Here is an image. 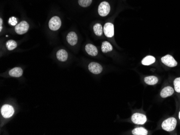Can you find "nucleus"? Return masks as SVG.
<instances>
[{"instance_id": "2", "label": "nucleus", "mask_w": 180, "mask_h": 135, "mask_svg": "<svg viewBox=\"0 0 180 135\" xmlns=\"http://www.w3.org/2000/svg\"><path fill=\"white\" fill-rule=\"evenodd\" d=\"M110 12V6L106 1L101 2L98 7V14L99 15L105 17Z\"/></svg>"}, {"instance_id": "24", "label": "nucleus", "mask_w": 180, "mask_h": 135, "mask_svg": "<svg viewBox=\"0 0 180 135\" xmlns=\"http://www.w3.org/2000/svg\"><path fill=\"white\" fill-rule=\"evenodd\" d=\"M0 21H1V23H0V31H2V23H3V21H2V18H0Z\"/></svg>"}, {"instance_id": "10", "label": "nucleus", "mask_w": 180, "mask_h": 135, "mask_svg": "<svg viewBox=\"0 0 180 135\" xmlns=\"http://www.w3.org/2000/svg\"><path fill=\"white\" fill-rule=\"evenodd\" d=\"M66 39L69 44L71 45H75L77 43L78 37L76 33L74 31H71L68 33L66 37Z\"/></svg>"}, {"instance_id": "21", "label": "nucleus", "mask_w": 180, "mask_h": 135, "mask_svg": "<svg viewBox=\"0 0 180 135\" xmlns=\"http://www.w3.org/2000/svg\"><path fill=\"white\" fill-rule=\"evenodd\" d=\"M92 0H78V3L83 7H87L91 5Z\"/></svg>"}, {"instance_id": "16", "label": "nucleus", "mask_w": 180, "mask_h": 135, "mask_svg": "<svg viewBox=\"0 0 180 135\" xmlns=\"http://www.w3.org/2000/svg\"><path fill=\"white\" fill-rule=\"evenodd\" d=\"M144 81L146 83L149 85H154L158 82V78L155 76H149L144 79Z\"/></svg>"}, {"instance_id": "13", "label": "nucleus", "mask_w": 180, "mask_h": 135, "mask_svg": "<svg viewBox=\"0 0 180 135\" xmlns=\"http://www.w3.org/2000/svg\"><path fill=\"white\" fill-rule=\"evenodd\" d=\"M57 58L60 62H65L68 58V52L64 49H61L57 52Z\"/></svg>"}, {"instance_id": "20", "label": "nucleus", "mask_w": 180, "mask_h": 135, "mask_svg": "<svg viewBox=\"0 0 180 135\" xmlns=\"http://www.w3.org/2000/svg\"><path fill=\"white\" fill-rule=\"evenodd\" d=\"M6 47L8 50L12 51L14 50L17 47V43L14 40H9L6 43Z\"/></svg>"}, {"instance_id": "6", "label": "nucleus", "mask_w": 180, "mask_h": 135, "mask_svg": "<svg viewBox=\"0 0 180 135\" xmlns=\"http://www.w3.org/2000/svg\"><path fill=\"white\" fill-rule=\"evenodd\" d=\"M29 25L26 21H22L20 22L18 24L16 25V32L18 35H23L27 32L29 30Z\"/></svg>"}, {"instance_id": "5", "label": "nucleus", "mask_w": 180, "mask_h": 135, "mask_svg": "<svg viewBox=\"0 0 180 135\" xmlns=\"http://www.w3.org/2000/svg\"><path fill=\"white\" fill-rule=\"evenodd\" d=\"M1 112L3 118H8L13 115L14 113V109L12 106L9 105V104H5L1 108Z\"/></svg>"}, {"instance_id": "14", "label": "nucleus", "mask_w": 180, "mask_h": 135, "mask_svg": "<svg viewBox=\"0 0 180 135\" xmlns=\"http://www.w3.org/2000/svg\"><path fill=\"white\" fill-rule=\"evenodd\" d=\"M9 74L13 77H21L23 74V70L21 68H15L10 71Z\"/></svg>"}, {"instance_id": "11", "label": "nucleus", "mask_w": 180, "mask_h": 135, "mask_svg": "<svg viewBox=\"0 0 180 135\" xmlns=\"http://www.w3.org/2000/svg\"><path fill=\"white\" fill-rule=\"evenodd\" d=\"M174 92V89L171 86H167L163 88L160 93V95L162 98H166L167 97H171Z\"/></svg>"}, {"instance_id": "23", "label": "nucleus", "mask_w": 180, "mask_h": 135, "mask_svg": "<svg viewBox=\"0 0 180 135\" xmlns=\"http://www.w3.org/2000/svg\"><path fill=\"white\" fill-rule=\"evenodd\" d=\"M9 23L13 26H15L18 23V20L15 17H12L9 19Z\"/></svg>"}, {"instance_id": "9", "label": "nucleus", "mask_w": 180, "mask_h": 135, "mask_svg": "<svg viewBox=\"0 0 180 135\" xmlns=\"http://www.w3.org/2000/svg\"><path fill=\"white\" fill-rule=\"evenodd\" d=\"M104 32L107 37L111 38L114 36V25L111 23H107L104 27Z\"/></svg>"}, {"instance_id": "7", "label": "nucleus", "mask_w": 180, "mask_h": 135, "mask_svg": "<svg viewBox=\"0 0 180 135\" xmlns=\"http://www.w3.org/2000/svg\"><path fill=\"white\" fill-rule=\"evenodd\" d=\"M132 121L136 124H143L147 121V118L143 114L135 113L132 116Z\"/></svg>"}, {"instance_id": "12", "label": "nucleus", "mask_w": 180, "mask_h": 135, "mask_svg": "<svg viewBox=\"0 0 180 135\" xmlns=\"http://www.w3.org/2000/svg\"><path fill=\"white\" fill-rule=\"evenodd\" d=\"M85 50L87 53L91 56H96L98 53L97 48L91 44H88L86 45Z\"/></svg>"}, {"instance_id": "17", "label": "nucleus", "mask_w": 180, "mask_h": 135, "mask_svg": "<svg viewBox=\"0 0 180 135\" xmlns=\"http://www.w3.org/2000/svg\"><path fill=\"white\" fill-rule=\"evenodd\" d=\"M132 133L134 135H147L148 131L143 127H138L133 130Z\"/></svg>"}, {"instance_id": "25", "label": "nucleus", "mask_w": 180, "mask_h": 135, "mask_svg": "<svg viewBox=\"0 0 180 135\" xmlns=\"http://www.w3.org/2000/svg\"><path fill=\"white\" fill-rule=\"evenodd\" d=\"M178 116H179V118H180V112H179V115H178Z\"/></svg>"}, {"instance_id": "1", "label": "nucleus", "mask_w": 180, "mask_h": 135, "mask_svg": "<svg viewBox=\"0 0 180 135\" xmlns=\"http://www.w3.org/2000/svg\"><path fill=\"white\" fill-rule=\"evenodd\" d=\"M177 124V121L174 118H170L165 120L162 123V128L165 131H173L175 129Z\"/></svg>"}, {"instance_id": "3", "label": "nucleus", "mask_w": 180, "mask_h": 135, "mask_svg": "<svg viewBox=\"0 0 180 135\" xmlns=\"http://www.w3.org/2000/svg\"><path fill=\"white\" fill-rule=\"evenodd\" d=\"M62 24L61 20L60 18L57 16H54L51 18L49 23V28L53 31H56L60 28Z\"/></svg>"}, {"instance_id": "8", "label": "nucleus", "mask_w": 180, "mask_h": 135, "mask_svg": "<svg viewBox=\"0 0 180 135\" xmlns=\"http://www.w3.org/2000/svg\"><path fill=\"white\" fill-rule=\"evenodd\" d=\"M89 70L92 73L98 74L103 71V68L98 63L92 62L89 65Z\"/></svg>"}, {"instance_id": "18", "label": "nucleus", "mask_w": 180, "mask_h": 135, "mask_svg": "<svg viewBox=\"0 0 180 135\" xmlns=\"http://www.w3.org/2000/svg\"><path fill=\"white\" fill-rule=\"evenodd\" d=\"M113 47L112 45L108 42H104L102 43L101 45V51L104 53L110 52L112 51Z\"/></svg>"}, {"instance_id": "15", "label": "nucleus", "mask_w": 180, "mask_h": 135, "mask_svg": "<svg viewBox=\"0 0 180 135\" xmlns=\"http://www.w3.org/2000/svg\"><path fill=\"white\" fill-rule=\"evenodd\" d=\"M155 62V58L154 57L152 56H148L142 59V64L143 65L148 66L154 64Z\"/></svg>"}, {"instance_id": "19", "label": "nucleus", "mask_w": 180, "mask_h": 135, "mask_svg": "<svg viewBox=\"0 0 180 135\" xmlns=\"http://www.w3.org/2000/svg\"><path fill=\"white\" fill-rule=\"evenodd\" d=\"M93 31L95 34L98 36H101L103 34V27L100 24H95L93 27Z\"/></svg>"}, {"instance_id": "22", "label": "nucleus", "mask_w": 180, "mask_h": 135, "mask_svg": "<svg viewBox=\"0 0 180 135\" xmlns=\"http://www.w3.org/2000/svg\"><path fill=\"white\" fill-rule=\"evenodd\" d=\"M174 86L176 92L180 93V77L177 78L174 80Z\"/></svg>"}, {"instance_id": "4", "label": "nucleus", "mask_w": 180, "mask_h": 135, "mask_svg": "<svg viewBox=\"0 0 180 135\" xmlns=\"http://www.w3.org/2000/svg\"><path fill=\"white\" fill-rule=\"evenodd\" d=\"M161 62L163 64H165V65L170 68H174L177 65V62L175 59L173 58V57L169 54H167L166 56L162 57Z\"/></svg>"}]
</instances>
